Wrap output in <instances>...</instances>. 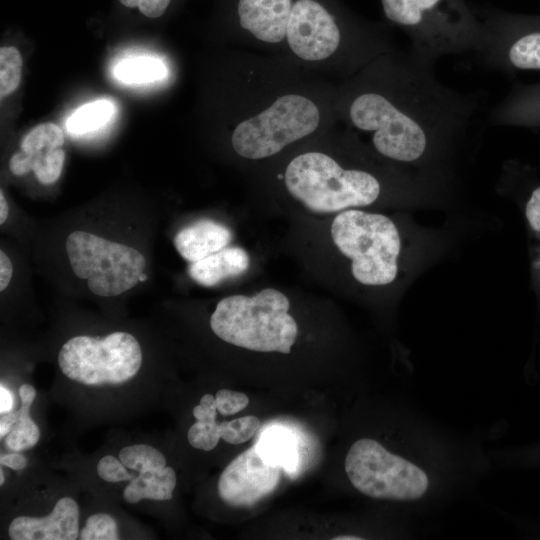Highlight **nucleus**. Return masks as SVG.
I'll list each match as a JSON object with an SVG mask.
<instances>
[{
	"mask_svg": "<svg viewBox=\"0 0 540 540\" xmlns=\"http://www.w3.org/2000/svg\"><path fill=\"white\" fill-rule=\"evenodd\" d=\"M289 307L285 294L272 288L252 297L232 295L218 302L210 326L229 344L252 351L288 354L298 334Z\"/></svg>",
	"mask_w": 540,
	"mask_h": 540,
	"instance_id": "423d86ee",
	"label": "nucleus"
},
{
	"mask_svg": "<svg viewBox=\"0 0 540 540\" xmlns=\"http://www.w3.org/2000/svg\"><path fill=\"white\" fill-rule=\"evenodd\" d=\"M217 411L223 416L236 414L249 404V398L245 393L221 389L215 396Z\"/></svg>",
	"mask_w": 540,
	"mask_h": 540,
	"instance_id": "c85d7f7f",
	"label": "nucleus"
},
{
	"mask_svg": "<svg viewBox=\"0 0 540 540\" xmlns=\"http://www.w3.org/2000/svg\"><path fill=\"white\" fill-rule=\"evenodd\" d=\"M231 240L232 232L228 227L201 219L180 229L173 243L180 256L191 263L220 251Z\"/></svg>",
	"mask_w": 540,
	"mask_h": 540,
	"instance_id": "2eb2a0df",
	"label": "nucleus"
},
{
	"mask_svg": "<svg viewBox=\"0 0 540 540\" xmlns=\"http://www.w3.org/2000/svg\"><path fill=\"white\" fill-rule=\"evenodd\" d=\"M490 461L478 442L440 425L417 408L400 445L363 437L349 447L344 469L362 495L423 515L450 504L480 480Z\"/></svg>",
	"mask_w": 540,
	"mask_h": 540,
	"instance_id": "7ed1b4c3",
	"label": "nucleus"
},
{
	"mask_svg": "<svg viewBox=\"0 0 540 540\" xmlns=\"http://www.w3.org/2000/svg\"><path fill=\"white\" fill-rule=\"evenodd\" d=\"M525 214L530 227L540 233V184L532 189L526 203Z\"/></svg>",
	"mask_w": 540,
	"mask_h": 540,
	"instance_id": "2f4dec72",
	"label": "nucleus"
},
{
	"mask_svg": "<svg viewBox=\"0 0 540 540\" xmlns=\"http://www.w3.org/2000/svg\"><path fill=\"white\" fill-rule=\"evenodd\" d=\"M256 444L269 462L289 472L295 469L298 454L295 442L289 433L274 428L265 431Z\"/></svg>",
	"mask_w": 540,
	"mask_h": 540,
	"instance_id": "6ab92c4d",
	"label": "nucleus"
},
{
	"mask_svg": "<svg viewBox=\"0 0 540 540\" xmlns=\"http://www.w3.org/2000/svg\"><path fill=\"white\" fill-rule=\"evenodd\" d=\"M281 469L269 462L255 443L223 470L217 485L219 497L231 507H251L277 488Z\"/></svg>",
	"mask_w": 540,
	"mask_h": 540,
	"instance_id": "f8f14e48",
	"label": "nucleus"
},
{
	"mask_svg": "<svg viewBox=\"0 0 540 540\" xmlns=\"http://www.w3.org/2000/svg\"><path fill=\"white\" fill-rule=\"evenodd\" d=\"M338 250L351 259L353 277L361 284L380 286L394 281L401 239L387 216L357 209L341 211L331 225Z\"/></svg>",
	"mask_w": 540,
	"mask_h": 540,
	"instance_id": "0eeeda50",
	"label": "nucleus"
},
{
	"mask_svg": "<svg viewBox=\"0 0 540 540\" xmlns=\"http://www.w3.org/2000/svg\"><path fill=\"white\" fill-rule=\"evenodd\" d=\"M66 251L73 273L87 279L89 290L98 296H117L132 289L146 267L137 249L82 230L68 235Z\"/></svg>",
	"mask_w": 540,
	"mask_h": 540,
	"instance_id": "6e6552de",
	"label": "nucleus"
},
{
	"mask_svg": "<svg viewBox=\"0 0 540 540\" xmlns=\"http://www.w3.org/2000/svg\"><path fill=\"white\" fill-rule=\"evenodd\" d=\"M115 112L114 104L108 99H99L79 107L67 120V130L79 136L103 127Z\"/></svg>",
	"mask_w": 540,
	"mask_h": 540,
	"instance_id": "aec40b11",
	"label": "nucleus"
},
{
	"mask_svg": "<svg viewBox=\"0 0 540 540\" xmlns=\"http://www.w3.org/2000/svg\"><path fill=\"white\" fill-rule=\"evenodd\" d=\"M0 463L2 466L9 467L13 470H22L27 466V459L19 453H11L1 455Z\"/></svg>",
	"mask_w": 540,
	"mask_h": 540,
	"instance_id": "c9c22d12",
	"label": "nucleus"
},
{
	"mask_svg": "<svg viewBox=\"0 0 540 540\" xmlns=\"http://www.w3.org/2000/svg\"><path fill=\"white\" fill-rule=\"evenodd\" d=\"M97 473L100 478L108 482H121L134 478L126 470L120 459L112 455H106L100 459L97 465Z\"/></svg>",
	"mask_w": 540,
	"mask_h": 540,
	"instance_id": "c756f323",
	"label": "nucleus"
},
{
	"mask_svg": "<svg viewBox=\"0 0 540 540\" xmlns=\"http://www.w3.org/2000/svg\"><path fill=\"white\" fill-rule=\"evenodd\" d=\"M13 274L12 262L7 254L0 251V290L4 291L9 285Z\"/></svg>",
	"mask_w": 540,
	"mask_h": 540,
	"instance_id": "f704fd0d",
	"label": "nucleus"
},
{
	"mask_svg": "<svg viewBox=\"0 0 540 540\" xmlns=\"http://www.w3.org/2000/svg\"><path fill=\"white\" fill-rule=\"evenodd\" d=\"M334 540H359L357 536L354 535H340L338 537H334Z\"/></svg>",
	"mask_w": 540,
	"mask_h": 540,
	"instance_id": "58836bf2",
	"label": "nucleus"
},
{
	"mask_svg": "<svg viewBox=\"0 0 540 540\" xmlns=\"http://www.w3.org/2000/svg\"><path fill=\"white\" fill-rule=\"evenodd\" d=\"M260 426L261 422L256 416H243L219 423L220 436L229 444H241L251 439Z\"/></svg>",
	"mask_w": 540,
	"mask_h": 540,
	"instance_id": "a878e982",
	"label": "nucleus"
},
{
	"mask_svg": "<svg viewBox=\"0 0 540 540\" xmlns=\"http://www.w3.org/2000/svg\"><path fill=\"white\" fill-rule=\"evenodd\" d=\"M115 75L127 84H144L164 78L166 67L162 61L154 58H130L116 66Z\"/></svg>",
	"mask_w": 540,
	"mask_h": 540,
	"instance_id": "412c9836",
	"label": "nucleus"
},
{
	"mask_svg": "<svg viewBox=\"0 0 540 540\" xmlns=\"http://www.w3.org/2000/svg\"><path fill=\"white\" fill-rule=\"evenodd\" d=\"M387 21L409 38V48L432 61L476 53L484 25L465 0H380Z\"/></svg>",
	"mask_w": 540,
	"mask_h": 540,
	"instance_id": "39448f33",
	"label": "nucleus"
},
{
	"mask_svg": "<svg viewBox=\"0 0 540 540\" xmlns=\"http://www.w3.org/2000/svg\"><path fill=\"white\" fill-rule=\"evenodd\" d=\"M40 438L37 424L29 417L20 418L6 435V446L15 452L34 447Z\"/></svg>",
	"mask_w": 540,
	"mask_h": 540,
	"instance_id": "393cba45",
	"label": "nucleus"
},
{
	"mask_svg": "<svg viewBox=\"0 0 540 540\" xmlns=\"http://www.w3.org/2000/svg\"><path fill=\"white\" fill-rule=\"evenodd\" d=\"M488 123L540 129V82L513 83L507 95L491 110Z\"/></svg>",
	"mask_w": 540,
	"mask_h": 540,
	"instance_id": "4468645a",
	"label": "nucleus"
},
{
	"mask_svg": "<svg viewBox=\"0 0 540 540\" xmlns=\"http://www.w3.org/2000/svg\"><path fill=\"white\" fill-rule=\"evenodd\" d=\"M147 279V275L143 272L140 276V282H143Z\"/></svg>",
	"mask_w": 540,
	"mask_h": 540,
	"instance_id": "a19ab883",
	"label": "nucleus"
},
{
	"mask_svg": "<svg viewBox=\"0 0 540 540\" xmlns=\"http://www.w3.org/2000/svg\"><path fill=\"white\" fill-rule=\"evenodd\" d=\"M432 62L409 47L373 59L336 82L338 123L369 137L388 161L416 165L432 160L477 125L480 99L441 83Z\"/></svg>",
	"mask_w": 540,
	"mask_h": 540,
	"instance_id": "f257e3e1",
	"label": "nucleus"
},
{
	"mask_svg": "<svg viewBox=\"0 0 540 540\" xmlns=\"http://www.w3.org/2000/svg\"><path fill=\"white\" fill-rule=\"evenodd\" d=\"M81 540H117L116 521L108 514L97 513L89 516L79 534Z\"/></svg>",
	"mask_w": 540,
	"mask_h": 540,
	"instance_id": "bb28decb",
	"label": "nucleus"
},
{
	"mask_svg": "<svg viewBox=\"0 0 540 540\" xmlns=\"http://www.w3.org/2000/svg\"><path fill=\"white\" fill-rule=\"evenodd\" d=\"M250 264L247 252L240 247H225L201 260L191 262L188 274L196 283L212 287L246 272Z\"/></svg>",
	"mask_w": 540,
	"mask_h": 540,
	"instance_id": "dca6fc26",
	"label": "nucleus"
},
{
	"mask_svg": "<svg viewBox=\"0 0 540 540\" xmlns=\"http://www.w3.org/2000/svg\"><path fill=\"white\" fill-rule=\"evenodd\" d=\"M22 57L13 46L0 49V95L4 98L12 94L20 84Z\"/></svg>",
	"mask_w": 540,
	"mask_h": 540,
	"instance_id": "5701e85b",
	"label": "nucleus"
},
{
	"mask_svg": "<svg viewBox=\"0 0 540 540\" xmlns=\"http://www.w3.org/2000/svg\"><path fill=\"white\" fill-rule=\"evenodd\" d=\"M9 215V206L6 201V198L3 194V191H0V224H3Z\"/></svg>",
	"mask_w": 540,
	"mask_h": 540,
	"instance_id": "4c0bfd02",
	"label": "nucleus"
},
{
	"mask_svg": "<svg viewBox=\"0 0 540 540\" xmlns=\"http://www.w3.org/2000/svg\"><path fill=\"white\" fill-rule=\"evenodd\" d=\"M13 408V395L11 392L4 387V385H0V413L5 414L12 410Z\"/></svg>",
	"mask_w": 540,
	"mask_h": 540,
	"instance_id": "e433bc0d",
	"label": "nucleus"
},
{
	"mask_svg": "<svg viewBox=\"0 0 540 540\" xmlns=\"http://www.w3.org/2000/svg\"><path fill=\"white\" fill-rule=\"evenodd\" d=\"M336 82L284 58L239 49L222 64L219 124L232 153L272 159L336 124Z\"/></svg>",
	"mask_w": 540,
	"mask_h": 540,
	"instance_id": "f03ea898",
	"label": "nucleus"
},
{
	"mask_svg": "<svg viewBox=\"0 0 540 540\" xmlns=\"http://www.w3.org/2000/svg\"><path fill=\"white\" fill-rule=\"evenodd\" d=\"M4 483V474H3V470L1 469L0 470V485H3Z\"/></svg>",
	"mask_w": 540,
	"mask_h": 540,
	"instance_id": "ea45409f",
	"label": "nucleus"
},
{
	"mask_svg": "<svg viewBox=\"0 0 540 540\" xmlns=\"http://www.w3.org/2000/svg\"><path fill=\"white\" fill-rule=\"evenodd\" d=\"M119 459L125 467L139 473L166 466L164 455L156 448L145 444L124 447L119 453Z\"/></svg>",
	"mask_w": 540,
	"mask_h": 540,
	"instance_id": "4be33fe9",
	"label": "nucleus"
},
{
	"mask_svg": "<svg viewBox=\"0 0 540 540\" xmlns=\"http://www.w3.org/2000/svg\"><path fill=\"white\" fill-rule=\"evenodd\" d=\"M342 126V125H341ZM332 128L299 143L283 169L276 173L288 194L317 213L341 212L368 206L380 197L383 181L378 173L359 163H344L338 153L339 129Z\"/></svg>",
	"mask_w": 540,
	"mask_h": 540,
	"instance_id": "20e7f679",
	"label": "nucleus"
},
{
	"mask_svg": "<svg viewBox=\"0 0 540 540\" xmlns=\"http://www.w3.org/2000/svg\"><path fill=\"white\" fill-rule=\"evenodd\" d=\"M176 486V473L171 467L140 472L130 480L123 491L128 503L135 504L143 499L170 500Z\"/></svg>",
	"mask_w": 540,
	"mask_h": 540,
	"instance_id": "a211bd4d",
	"label": "nucleus"
},
{
	"mask_svg": "<svg viewBox=\"0 0 540 540\" xmlns=\"http://www.w3.org/2000/svg\"><path fill=\"white\" fill-rule=\"evenodd\" d=\"M479 15L484 33L475 54L483 66L507 74L540 71V18L499 12Z\"/></svg>",
	"mask_w": 540,
	"mask_h": 540,
	"instance_id": "9d476101",
	"label": "nucleus"
},
{
	"mask_svg": "<svg viewBox=\"0 0 540 540\" xmlns=\"http://www.w3.org/2000/svg\"><path fill=\"white\" fill-rule=\"evenodd\" d=\"M295 0H232L228 37L241 49L283 58Z\"/></svg>",
	"mask_w": 540,
	"mask_h": 540,
	"instance_id": "9b49d317",
	"label": "nucleus"
},
{
	"mask_svg": "<svg viewBox=\"0 0 540 540\" xmlns=\"http://www.w3.org/2000/svg\"><path fill=\"white\" fill-rule=\"evenodd\" d=\"M64 134L54 123L39 124L30 130L21 140L20 150L30 153L53 147H62Z\"/></svg>",
	"mask_w": 540,
	"mask_h": 540,
	"instance_id": "b1692460",
	"label": "nucleus"
},
{
	"mask_svg": "<svg viewBox=\"0 0 540 540\" xmlns=\"http://www.w3.org/2000/svg\"><path fill=\"white\" fill-rule=\"evenodd\" d=\"M122 5L128 8H138L139 11L148 18L161 17L172 0H119Z\"/></svg>",
	"mask_w": 540,
	"mask_h": 540,
	"instance_id": "7c9ffc66",
	"label": "nucleus"
},
{
	"mask_svg": "<svg viewBox=\"0 0 540 540\" xmlns=\"http://www.w3.org/2000/svg\"><path fill=\"white\" fill-rule=\"evenodd\" d=\"M187 438L194 448L210 451L216 447L221 438L219 423L196 420V423L189 428Z\"/></svg>",
	"mask_w": 540,
	"mask_h": 540,
	"instance_id": "cd10ccee",
	"label": "nucleus"
},
{
	"mask_svg": "<svg viewBox=\"0 0 540 540\" xmlns=\"http://www.w3.org/2000/svg\"><path fill=\"white\" fill-rule=\"evenodd\" d=\"M142 364L137 339L127 332L104 338L75 336L60 348L58 365L71 380L90 385L121 384L132 379Z\"/></svg>",
	"mask_w": 540,
	"mask_h": 540,
	"instance_id": "1a4fd4ad",
	"label": "nucleus"
},
{
	"mask_svg": "<svg viewBox=\"0 0 540 540\" xmlns=\"http://www.w3.org/2000/svg\"><path fill=\"white\" fill-rule=\"evenodd\" d=\"M217 405L215 397L211 394L202 396L200 403L194 407L193 416L198 421H216Z\"/></svg>",
	"mask_w": 540,
	"mask_h": 540,
	"instance_id": "473e14b6",
	"label": "nucleus"
},
{
	"mask_svg": "<svg viewBox=\"0 0 540 540\" xmlns=\"http://www.w3.org/2000/svg\"><path fill=\"white\" fill-rule=\"evenodd\" d=\"M19 396L21 399V407L19 410L15 411L18 416V420L23 417H29V410L31 404L33 403L36 397V390L30 384H23L19 388Z\"/></svg>",
	"mask_w": 540,
	"mask_h": 540,
	"instance_id": "72a5a7b5",
	"label": "nucleus"
},
{
	"mask_svg": "<svg viewBox=\"0 0 540 540\" xmlns=\"http://www.w3.org/2000/svg\"><path fill=\"white\" fill-rule=\"evenodd\" d=\"M79 508L70 497L57 501L45 517L19 516L9 525L13 540H75L79 537Z\"/></svg>",
	"mask_w": 540,
	"mask_h": 540,
	"instance_id": "ddd939ff",
	"label": "nucleus"
},
{
	"mask_svg": "<svg viewBox=\"0 0 540 540\" xmlns=\"http://www.w3.org/2000/svg\"><path fill=\"white\" fill-rule=\"evenodd\" d=\"M65 151L53 147L34 152L16 151L10 158L9 169L15 176H23L33 171L37 180L44 185L53 184L62 173Z\"/></svg>",
	"mask_w": 540,
	"mask_h": 540,
	"instance_id": "f3484780",
	"label": "nucleus"
}]
</instances>
